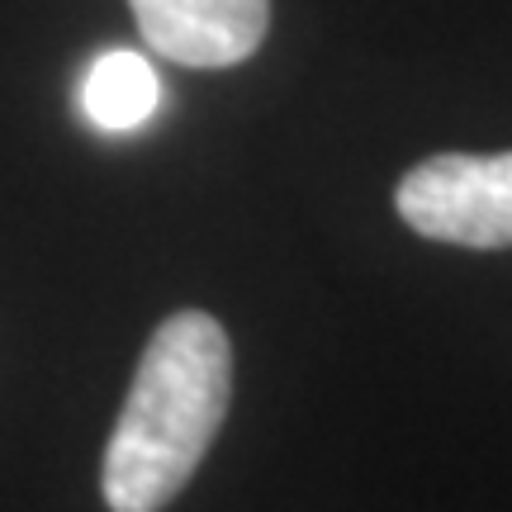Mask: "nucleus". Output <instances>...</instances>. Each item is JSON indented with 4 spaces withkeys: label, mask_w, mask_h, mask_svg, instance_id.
<instances>
[{
    "label": "nucleus",
    "mask_w": 512,
    "mask_h": 512,
    "mask_svg": "<svg viewBox=\"0 0 512 512\" xmlns=\"http://www.w3.org/2000/svg\"><path fill=\"white\" fill-rule=\"evenodd\" d=\"M228 399L233 347L219 318L181 309L157 323L105 446V503L114 512H162L176 503L219 437Z\"/></svg>",
    "instance_id": "1"
},
{
    "label": "nucleus",
    "mask_w": 512,
    "mask_h": 512,
    "mask_svg": "<svg viewBox=\"0 0 512 512\" xmlns=\"http://www.w3.org/2000/svg\"><path fill=\"white\" fill-rule=\"evenodd\" d=\"M162 105V81L152 72V62L133 48H110L91 62V72L81 81V110L95 128L105 133H128L143 128Z\"/></svg>",
    "instance_id": "4"
},
{
    "label": "nucleus",
    "mask_w": 512,
    "mask_h": 512,
    "mask_svg": "<svg viewBox=\"0 0 512 512\" xmlns=\"http://www.w3.org/2000/svg\"><path fill=\"white\" fill-rule=\"evenodd\" d=\"M394 209L432 242L475 252L512 247V152H437L399 181Z\"/></svg>",
    "instance_id": "2"
},
{
    "label": "nucleus",
    "mask_w": 512,
    "mask_h": 512,
    "mask_svg": "<svg viewBox=\"0 0 512 512\" xmlns=\"http://www.w3.org/2000/svg\"><path fill=\"white\" fill-rule=\"evenodd\" d=\"M147 48L176 67H233L261 48L271 0H128Z\"/></svg>",
    "instance_id": "3"
}]
</instances>
